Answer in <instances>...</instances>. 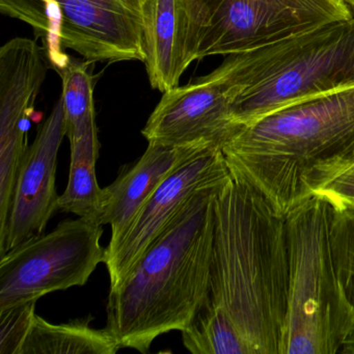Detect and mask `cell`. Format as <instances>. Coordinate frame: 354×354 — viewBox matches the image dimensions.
I'll list each match as a JSON object with an SVG mask.
<instances>
[{
    "label": "cell",
    "mask_w": 354,
    "mask_h": 354,
    "mask_svg": "<svg viewBox=\"0 0 354 354\" xmlns=\"http://www.w3.org/2000/svg\"><path fill=\"white\" fill-rule=\"evenodd\" d=\"M289 299L286 215L231 175L215 198L210 292L182 331L192 354H285Z\"/></svg>",
    "instance_id": "cell-1"
},
{
    "label": "cell",
    "mask_w": 354,
    "mask_h": 354,
    "mask_svg": "<svg viewBox=\"0 0 354 354\" xmlns=\"http://www.w3.org/2000/svg\"><path fill=\"white\" fill-rule=\"evenodd\" d=\"M231 175L286 215L354 163V86L242 126L223 148Z\"/></svg>",
    "instance_id": "cell-2"
},
{
    "label": "cell",
    "mask_w": 354,
    "mask_h": 354,
    "mask_svg": "<svg viewBox=\"0 0 354 354\" xmlns=\"http://www.w3.org/2000/svg\"><path fill=\"white\" fill-rule=\"evenodd\" d=\"M221 186L196 192L124 281L109 290L106 328L121 349L147 353L160 335L185 330L206 304Z\"/></svg>",
    "instance_id": "cell-3"
},
{
    "label": "cell",
    "mask_w": 354,
    "mask_h": 354,
    "mask_svg": "<svg viewBox=\"0 0 354 354\" xmlns=\"http://www.w3.org/2000/svg\"><path fill=\"white\" fill-rule=\"evenodd\" d=\"M242 127L283 107L354 86V16L223 62Z\"/></svg>",
    "instance_id": "cell-4"
},
{
    "label": "cell",
    "mask_w": 354,
    "mask_h": 354,
    "mask_svg": "<svg viewBox=\"0 0 354 354\" xmlns=\"http://www.w3.org/2000/svg\"><path fill=\"white\" fill-rule=\"evenodd\" d=\"M333 204L312 194L286 214L289 299L285 354L341 353L354 333L330 244Z\"/></svg>",
    "instance_id": "cell-5"
},
{
    "label": "cell",
    "mask_w": 354,
    "mask_h": 354,
    "mask_svg": "<svg viewBox=\"0 0 354 354\" xmlns=\"http://www.w3.org/2000/svg\"><path fill=\"white\" fill-rule=\"evenodd\" d=\"M353 16L346 0H177L176 77L204 57L256 50Z\"/></svg>",
    "instance_id": "cell-6"
},
{
    "label": "cell",
    "mask_w": 354,
    "mask_h": 354,
    "mask_svg": "<svg viewBox=\"0 0 354 354\" xmlns=\"http://www.w3.org/2000/svg\"><path fill=\"white\" fill-rule=\"evenodd\" d=\"M148 0H0V12L32 28L51 69L59 72L75 51L88 63L146 61Z\"/></svg>",
    "instance_id": "cell-7"
},
{
    "label": "cell",
    "mask_w": 354,
    "mask_h": 354,
    "mask_svg": "<svg viewBox=\"0 0 354 354\" xmlns=\"http://www.w3.org/2000/svg\"><path fill=\"white\" fill-rule=\"evenodd\" d=\"M102 227L80 217L66 219L0 256V310L86 285L104 261Z\"/></svg>",
    "instance_id": "cell-8"
},
{
    "label": "cell",
    "mask_w": 354,
    "mask_h": 354,
    "mask_svg": "<svg viewBox=\"0 0 354 354\" xmlns=\"http://www.w3.org/2000/svg\"><path fill=\"white\" fill-rule=\"evenodd\" d=\"M230 178L231 171L218 147L198 153L171 173L145 203L125 233L105 248L103 263L111 288L124 281L196 192L218 187Z\"/></svg>",
    "instance_id": "cell-9"
},
{
    "label": "cell",
    "mask_w": 354,
    "mask_h": 354,
    "mask_svg": "<svg viewBox=\"0 0 354 354\" xmlns=\"http://www.w3.org/2000/svg\"><path fill=\"white\" fill-rule=\"evenodd\" d=\"M50 68L37 41L14 38L0 48V232L7 227L16 180L28 150L35 101Z\"/></svg>",
    "instance_id": "cell-10"
},
{
    "label": "cell",
    "mask_w": 354,
    "mask_h": 354,
    "mask_svg": "<svg viewBox=\"0 0 354 354\" xmlns=\"http://www.w3.org/2000/svg\"><path fill=\"white\" fill-rule=\"evenodd\" d=\"M233 86L223 65L163 94L142 134L148 144L223 148L240 126L232 115Z\"/></svg>",
    "instance_id": "cell-11"
},
{
    "label": "cell",
    "mask_w": 354,
    "mask_h": 354,
    "mask_svg": "<svg viewBox=\"0 0 354 354\" xmlns=\"http://www.w3.org/2000/svg\"><path fill=\"white\" fill-rule=\"evenodd\" d=\"M66 136L63 101H57L46 121L39 126L34 144L28 147L16 180L9 219L0 236V256L35 236L44 234L57 210L55 188L57 154Z\"/></svg>",
    "instance_id": "cell-12"
},
{
    "label": "cell",
    "mask_w": 354,
    "mask_h": 354,
    "mask_svg": "<svg viewBox=\"0 0 354 354\" xmlns=\"http://www.w3.org/2000/svg\"><path fill=\"white\" fill-rule=\"evenodd\" d=\"M213 147L148 144L146 152L129 169L121 173L111 185L102 188L100 225H111L109 242L115 241L125 233L145 203L171 173L198 153Z\"/></svg>",
    "instance_id": "cell-13"
},
{
    "label": "cell",
    "mask_w": 354,
    "mask_h": 354,
    "mask_svg": "<svg viewBox=\"0 0 354 354\" xmlns=\"http://www.w3.org/2000/svg\"><path fill=\"white\" fill-rule=\"evenodd\" d=\"M91 315L53 324L36 315L19 354H115L119 344L105 327L93 328Z\"/></svg>",
    "instance_id": "cell-14"
},
{
    "label": "cell",
    "mask_w": 354,
    "mask_h": 354,
    "mask_svg": "<svg viewBox=\"0 0 354 354\" xmlns=\"http://www.w3.org/2000/svg\"><path fill=\"white\" fill-rule=\"evenodd\" d=\"M144 38L151 86L162 94L179 86L176 77L177 0L147 1Z\"/></svg>",
    "instance_id": "cell-15"
},
{
    "label": "cell",
    "mask_w": 354,
    "mask_h": 354,
    "mask_svg": "<svg viewBox=\"0 0 354 354\" xmlns=\"http://www.w3.org/2000/svg\"><path fill=\"white\" fill-rule=\"evenodd\" d=\"M71 165L67 188L57 202V210L73 213L80 218L100 225L102 188L96 178V162L100 156L98 136H90L70 144Z\"/></svg>",
    "instance_id": "cell-16"
},
{
    "label": "cell",
    "mask_w": 354,
    "mask_h": 354,
    "mask_svg": "<svg viewBox=\"0 0 354 354\" xmlns=\"http://www.w3.org/2000/svg\"><path fill=\"white\" fill-rule=\"evenodd\" d=\"M62 80V101L66 136L70 144L90 136H98L94 103V80L84 64L70 62L57 72Z\"/></svg>",
    "instance_id": "cell-17"
},
{
    "label": "cell",
    "mask_w": 354,
    "mask_h": 354,
    "mask_svg": "<svg viewBox=\"0 0 354 354\" xmlns=\"http://www.w3.org/2000/svg\"><path fill=\"white\" fill-rule=\"evenodd\" d=\"M333 204L331 250L342 287L354 308V204Z\"/></svg>",
    "instance_id": "cell-18"
},
{
    "label": "cell",
    "mask_w": 354,
    "mask_h": 354,
    "mask_svg": "<svg viewBox=\"0 0 354 354\" xmlns=\"http://www.w3.org/2000/svg\"><path fill=\"white\" fill-rule=\"evenodd\" d=\"M37 300L0 310V354H19L34 322Z\"/></svg>",
    "instance_id": "cell-19"
},
{
    "label": "cell",
    "mask_w": 354,
    "mask_h": 354,
    "mask_svg": "<svg viewBox=\"0 0 354 354\" xmlns=\"http://www.w3.org/2000/svg\"><path fill=\"white\" fill-rule=\"evenodd\" d=\"M314 194H322L333 203L354 204V163Z\"/></svg>",
    "instance_id": "cell-20"
},
{
    "label": "cell",
    "mask_w": 354,
    "mask_h": 354,
    "mask_svg": "<svg viewBox=\"0 0 354 354\" xmlns=\"http://www.w3.org/2000/svg\"><path fill=\"white\" fill-rule=\"evenodd\" d=\"M346 3L351 7V9L354 11V0H346Z\"/></svg>",
    "instance_id": "cell-21"
}]
</instances>
